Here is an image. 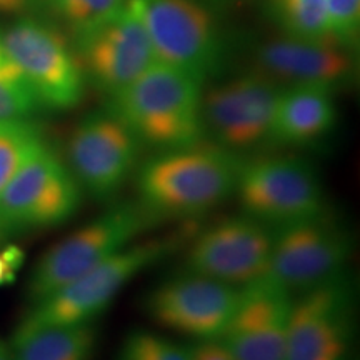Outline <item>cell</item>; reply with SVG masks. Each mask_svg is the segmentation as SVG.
<instances>
[{
	"label": "cell",
	"mask_w": 360,
	"mask_h": 360,
	"mask_svg": "<svg viewBox=\"0 0 360 360\" xmlns=\"http://www.w3.org/2000/svg\"><path fill=\"white\" fill-rule=\"evenodd\" d=\"M37 109L32 89L0 37V120L27 119Z\"/></svg>",
	"instance_id": "22"
},
{
	"label": "cell",
	"mask_w": 360,
	"mask_h": 360,
	"mask_svg": "<svg viewBox=\"0 0 360 360\" xmlns=\"http://www.w3.org/2000/svg\"><path fill=\"white\" fill-rule=\"evenodd\" d=\"M27 6L29 0H0V13H20Z\"/></svg>",
	"instance_id": "28"
},
{
	"label": "cell",
	"mask_w": 360,
	"mask_h": 360,
	"mask_svg": "<svg viewBox=\"0 0 360 360\" xmlns=\"http://www.w3.org/2000/svg\"><path fill=\"white\" fill-rule=\"evenodd\" d=\"M354 323V282L344 272L294 299L285 360H347Z\"/></svg>",
	"instance_id": "11"
},
{
	"label": "cell",
	"mask_w": 360,
	"mask_h": 360,
	"mask_svg": "<svg viewBox=\"0 0 360 360\" xmlns=\"http://www.w3.org/2000/svg\"><path fill=\"white\" fill-rule=\"evenodd\" d=\"M215 2H225V0H215Z\"/></svg>",
	"instance_id": "31"
},
{
	"label": "cell",
	"mask_w": 360,
	"mask_h": 360,
	"mask_svg": "<svg viewBox=\"0 0 360 360\" xmlns=\"http://www.w3.org/2000/svg\"><path fill=\"white\" fill-rule=\"evenodd\" d=\"M267 13L285 37L335 44L326 0H267Z\"/></svg>",
	"instance_id": "20"
},
{
	"label": "cell",
	"mask_w": 360,
	"mask_h": 360,
	"mask_svg": "<svg viewBox=\"0 0 360 360\" xmlns=\"http://www.w3.org/2000/svg\"><path fill=\"white\" fill-rule=\"evenodd\" d=\"M82 193L69 165L42 142L0 192V222L11 233L60 225L77 212Z\"/></svg>",
	"instance_id": "7"
},
{
	"label": "cell",
	"mask_w": 360,
	"mask_h": 360,
	"mask_svg": "<svg viewBox=\"0 0 360 360\" xmlns=\"http://www.w3.org/2000/svg\"><path fill=\"white\" fill-rule=\"evenodd\" d=\"M141 148L132 130L105 109L80 120L67 143V159L84 192L109 200L134 174Z\"/></svg>",
	"instance_id": "13"
},
{
	"label": "cell",
	"mask_w": 360,
	"mask_h": 360,
	"mask_svg": "<svg viewBox=\"0 0 360 360\" xmlns=\"http://www.w3.org/2000/svg\"><path fill=\"white\" fill-rule=\"evenodd\" d=\"M328 29L334 42L355 52L360 35V0H326Z\"/></svg>",
	"instance_id": "24"
},
{
	"label": "cell",
	"mask_w": 360,
	"mask_h": 360,
	"mask_svg": "<svg viewBox=\"0 0 360 360\" xmlns=\"http://www.w3.org/2000/svg\"><path fill=\"white\" fill-rule=\"evenodd\" d=\"M257 72L276 82L319 85L337 92L354 82V52L332 42H310L292 37L270 39L254 49Z\"/></svg>",
	"instance_id": "17"
},
{
	"label": "cell",
	"mask_w": 360,
	"mask_h": 360,
	"mask_svg": "<svg viewBox=\"0 0 360 360\" xmlns=\"http://www.w3.org/2000/svg\"><path fill=\"white\" fill-rule=\"evenodd\" d=\"M97 342L92 322L74 326H19L11 342L12 360H90Z\"/></svg>",
	"instance_id": "19"
},
{
	"label": "cell",
	"mask_w": 360,
	"mask_h": 360,
	"mask_svg": "<svg viewBox=\"0 0 360 360\" xmlns=\"http://www.w3.org/2000/svg\"><path fill=\"white\" fill-rule=\"evenodd\" d=\"M142 22L157 62L186 70L205 82L225 57L220 29L197 0H127Z\"/></svg>",
	"instance_id": "5"
},
{
	"label": "cell",
	"mask_w": 360,
	"mask_h": 360,
	"mask_svg": "<svg viewBox=\"0 0 360 360\" xmlns=\"http://www.w3.org/2000/svg\"><path fill=\"white\" fill-rule=\"evenodd\" d=\"M187 349L191 360H236L219 339L199 340L195 345Z\"/></svg>",
	"instance_id": "27"
},
{
	"label": "cell",
	"mask_w": 360,
	"mask_h": 360,
	"mask_svg": "<svg viewBox=\"0 0 360 360\" xmlns=\"http://www.w3.org/2000/svg\"><path fill=\"white\" fill-rule=\"evenodd\" d=\"M240 157L220 146L157 152L135 174L139 202L155 219L197 217L236 193Z\"/></svg>",
	"instance_id": "1"
},
{
	"label": "cell",
	"mask_w": 360,
	"mask_h": 360,
	"mask_svg": "<svg viewBox=\"0 0 360 360\" xmlns=\"http://www.w3.org/2000/svg\"><path fill=\"white\" fill-rule=\"evenodd\" d=\"M8 233H11V232L7 231V229H6V225H4L2 222H0V242H4V240H6V238L8 237Z\"/></svg>",
	"instance_id": "30"
},
{
	"label": "cell",
	"mask_w": 360,
	"mask_h": 360,
	"mask_svg": "<svg viewBox=\"0 0 360 360\" xmlns=\"http://www.w3.org/2000/svg\"><path fill=\"white\" fill-rule=\"evenodd\" d=\"M117 360H191L188 349L147 330H135L125 337Z\"/></svg>",
	"instance_id": "23"
},
{
	"label": "cell",
	"mask_w": 360,
	"mask_h": 360,
	"mask_svg": "<svg viewBox=\"0 0 360 360\" xmlns=\"http://www.w3.org/2000/svg\"><path fill=\"white\" fill-rule=\"evenodd\" d=\"M237 300V287L187 272L148 292L143 310L170 330L197 340H215L231 321Z\"/></svg>",
	"instance_id": "15"
},
{
	"label": "cell",
	"mask_w": 360,
	"mask_h": 360,
	"mask_svg": "<svg viewBox=\"0 0 360 360\" xmlns=\"http://www.w3.org/2000/svg\"><path fill=\"white\" fill-rule=\"evenodd\" d=\"M292 302L290 292L272 278L245 283L219 340L236 360H285Z\"/></svg>",
	"instance_id": "16"
},
{
	"label": "cell",
	"mask_w": 360,
	"mask_h": 360,
	"mask_svg": "<svg viewBox=\"0 0 360 360\" xmlns=\"http://www.w3.org/2000/svg\"><path fill=\"white\" fill-rule=\"evenodd\" d=\"M75 57L85 80L107 97L127 87L157 62L147 30L125 6L74 32Z\"/></svg>",
	"instance_id": "10"
},
{
	"label": "cell",
	"mask_w": 360,
	"mask_h": 360,
	"mask_svg": "<svg viewBox=\"0 0 360 360\" xmlns=\"http://www.w3.org/2000/svg\"><path fill=\"white\" fill-rule=\"evenodd\" d=\"M282 87L260 72L238 75L202 92L204 134L238 155L267 142Z\"/></svg>",
	"instance_id": "12"
},
{
	"label": "cell",
	"mask_w": 360,
	"mask_h": 360,
	"mask_svg": "<svg viewBox=\"0 0 360 360\" xmlns=\"http://www.w3.org/2000/svg\"><path fill=\"white\" fill-rule=\"evenodd\" d=\"M236 193L245 215L274 231L326 212L321 179L300 157L242 162Z\"/></svg>",
	"instance_id": "6"
},
{
	"label": "cell",
	"mask_w": 360,
	"mask_h": 360,
	"mask_svg": "<svg viewBox=\"0 0 360 360\" xmlns=\"http://www.w3.org/2000/svg\"><path fill=\"white\" fill-rule=\"evenodd\" d=\"M0 360H12L11 359V350L4 345V342L0 340Z\"/></svg>",
	"instance_id": "29"
},
{
	"label": "cell",
	"mask_w": 360,
	"mask_h": 360,
	"mask_svg": "<svg viewBox=\"0 0 360 360\" xmlns=\"http://www.w3.org/2000/svg\"><path fill=\"white\" fill-rule=\"evenodd\" d=\"M58 15L72 27V32L105 19L125 6L127 0H49Z\"/></svg>",
	"instance_id": "25"
},
{
	"label": "cell",
	"mask_w": 360,
	"mask_h": 360,
	"mask_svg": "<svg viewBox=\"0 0 360 360\" xmlns=\"http://www.w3.org/2000/svg\"><path fill=\"white\" fill-rule=\"evenodd\" d=\"M42 142V132L27 119L0 120V192Z\"/></svg>",
	"instance_id": "21"
},
{
	"label": "cell",
	"mask_w": 360,
	"mask_h": 360,
	"mask_svg": "<svg viewBox=\"0 0 360 360\" xmlns=\"http://www.w3.org/2000/svg\"><path fill=\"white\" fill-rule=\"evenodd\" d=\"M334 96V90L319 85H289L282 89L265 143L310 147L327 139L339 120Z\"/></svg>",
	"instance_id": "18"
},
{
	"label": "cell",
	"mask_w": 360,
	"mask_h": 360,
	"mask_svg": "<svg viewBox=\"0 0 360 360\" xmlns=\"http://www.w3.org/2000/svg\"><path fill=\"white\" fill-rule=\"evenodd\" d=\"M274 233L269 225L245 214L220 220L192 238L187 272L244 287L267 272Z\"/></svg>",
	"instance_id": "14"
},
{
	"label": "cell",
	"mask_w": 360,
	"mask_h": 360,
	"mask_svg": "<svg viewBox=\"0 0 360 360\" xmlns=\"http://www.w3.org/2000/svg\"><path fill=\"white\" fill-rule=\"evenodd\" d=\"M186 229H182L169 236L132 242L56 294L34 304L20 326H74L92 322L109 309L132 278L186 244Z\"/></svg>",
	"instance_id": "3"
},
{
	"label": "cell",
	"mask_w": 360,
	"mask_h": 360,
	"mask_svg": "<svg viewBox=\"0 0 360 360\" xmlns=\"http://www.w3.org/2000/svg\"><path fill=\"white\" fill-rule=\"evenodd\" d=\"M352 249L350 233L323 212L277 229L265 277L292 295L302 294L342 276Z\"/></svg>",
	"instance_id": "8"
},
{
	"label": "cell",
	"mask_w": 360,
	"mask_h": 360,
	"mask_svg": "<svg viewBox=\"0 0 360 360\" xmlns=\"http://www.w3.org/2000/svg\"><path fill=\"white\" fill-rule=\"evenodd\" d=\"M24 260L25 254L20 247L6 245L0 249V289L15 281Z\"/></svg>",
	"instance_id": "26"
},
{
	"label": "cell",
	"mask_w": 360,
	"mask_h": 360,
	"mask_svg": "<svg viewBox=\"0 0 360 360\" xmlns=\"http://www.w3.org/2000/svg\"><path fill=\"white\" fill-rule=\"evenodd\" d=\"M0 37L32 89L39 107L69 110L82 102L87 80L69 42L56 27L22 19Z\"/></svg>",
	"instance_id": "9"
},
{
	"label": "cell",
	"mask_w": 360,
	"mask_h": 360,
	"mask_svg": "<svg viewBox=\"0 0 360 360\" xmlns=\"http://www.w3.org/2000/svg\"><path fill=\"white\" fill-rule=\"evenodd\" d=\"M141 202H119L47 250L34 267L27 285L30 302L37 304L84 276L110 255L132 244L155 225Z\"/></svg>",
	"instance_id": "4"
},
{
	"label": "cell",
	"mask_w": 360,
	"mask_h": 360,
	"mask_svg": "<svg viewBox=\"0 0 360 360\" xmlns=\"http://www.w3.org/2000/svg\"><path fill=\"white\" fill-rule=\"evenodd\" d=\"M199 79L177 67L155 62L132 84L109 97L107 110L132 130L142 146L157 152L202 142Z\"/></svg>",
	"instance_id": "2"
}]
</instances>
